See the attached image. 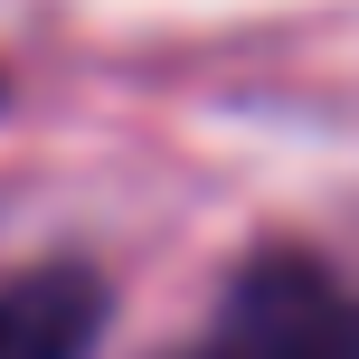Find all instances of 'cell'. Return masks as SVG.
<instances>
[{
    "mask_svg": "<svg viewBox=\"0 0 359 359\" xmlns=\"http://www.w3.org/2000/svg\"><path fill=\"white\" fill-rule=\"evenodd\" d=\"M198 359H359V303L312 255H265L227 293Z\"/></svg>",
    "mask_w": 359,
    "mask_h": 359,
    "instance_id": "cell-1",
    "label": "cell"
},
{
    "mask_svg": "<svg viewBox=\"0 0 359 359\" xmlns=\"http://www.w3.org/2000/svg\"><path fill=\"white\" fill-rule=\"evenodd\" d=\"M104 331V284L86 265H38L0 284V359H86Z\"/></svg>",
    "mask_w": 359,
    "mask_h": 359,
    "instance_id": "cell-2",
    "label": "cell"
}]
</instances>
